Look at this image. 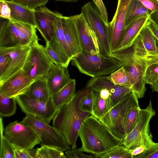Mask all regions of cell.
Listing matches in <instances>:
<instances>
[{
	"label": "cell",
	"mask_w": 158,
	"mask_h": 158,
	"mask_svg": "<svg viewBox=\"0 0 158 158\" xmlns=\"http://www.w3.org/2000/svg\"><path fill=\"white\" fill-rule=\"evenodd\" d=\"M63 16L62 15L59 17L54 22L55 35L60 44L71 59V55L66 42L63 29L62 22V18Z\"/></svg>",
	"instance_id": "35"
},
{
	"label": "cell",
	"mask_w": 158,
	"mask_h": 158,
	"mask_svg": "<svg viewBox=\"0 0 158 158\" xmlns=\"http://www.w3.org/2000/svg\"><path fill=\"white\" fill-rule=\"evenodd\" d=\"M152 12L139 0H131L127 9L124 29L134 21L141 18L149 16Z\"/></svg>",
	"instance_id": "24"
},
{
	"label": "cell",
	"mask_w": 158,
	"mask_h": 158,
	"mask_svg": "<svg viewBox=\"0 0 158 158\" xmlns=\"http://www.w3.org/2000/svg\"><path fill=\"white\" fill-rule=\"evenodd\" d=\"M133 45L135 54L139 56H158V45L155 38L146 24L135 40Z\"/></svg>",
	"instance_id": "19"
},
{
	"label": "cell",
	"mask_w": 158,
	"mask_h": 158,
	"mask_svg": "<svg viewBox=\"0 0 158 158\" xmlns=\"http://www.w3.org/2000/svg\"><path fill=\"white\" fill-rule=\"evenodd\" d=\"M62 24L67 45L71 59L82 51L76 25L71 16H63Z\"/></svg>",
	"instance_id": "21"
},
{
	"label": "cell",
	"mask_w": 158,
	"mask_h": 158,
	"mask_svg": "<svg viewBox=\"0 0 158 158\" xmlns=\"http://www.w3.org/2000/svg\"><path fill=\"white\" fill-rule=\"evenodd\" d=\"M92 90L86 87L79 90L70 101L57 109L52 119L53 126L62 135L72 149L76 148L81 127L91 114L82 110L79 103L82 98Z\"/></svg>",
	"instance_id": "1"
},
{
	"label": "cell",
	"mask_w": 158,
	"mask_h": 158,
	"mask_svg": "<svg viewBox=\"0 0 158 158\" xmlns=\"http://www.w3.org/2000/svg\"><path fill=\"white\" fill-rule=\"evenodd\" d=\"M71 61L80 72L92 77L110 75L122 67L120 62L112 56L83 51L73 57Z\"/></svg>",
	"instance_id": "4"
},
{
	"label": "cell",
	"mask_w": 158,
	"mask_h": 158,
	"mask_svg": "<svg viewBox=\"0 0 158 158\" xmlns=\"http://www.w3.org/2000/svg\"><path fill=\"white\" fill-rule=\"evenodd\" d=\"M0 19V47L31 46L28 38L12 21Z\"/></svg>",
	"instance_id": "13"
},
{
	"label": "cell",
	"mask_w": 158,
	"mask_h": 158,
	"mask_svg": "<svg viewBox=\"0 0 158 158\" xmlns=\"http://www.w3.org/2000/svg\"><path fill=\"white\" fill-rule=\"evenodd\" d=\"M21 122L34 131L40 139L41 146L55 148L63 152L71 148L62 135L48 123L29 114H26Z\"/></svg>",
	"instance_id": "7"
},
{
	"label": "cell",
	"mask_w": 158,
	"mask_h": 158,
	"mask_svg": "<svg viewBox=\"0 0 158 158\" xmlns=\"http://www.w3.org/2000/svg\"><path fill=\"white\" fill-rule=\"evenodd\" d=\"M44 78L52 97L64 87L71 79L67 67L55 64Z\"/></svg>",
	"instance_id": "20"
},
{
	"label": "cell",
	"mask_w": 158,
	"mask_h": 158,
	"mask_svg": "<svg viewBox=\"0 0 158 158\" xmlns=\"http://www.w3.org/2000/svg\"><path fill=\"white\" fill-rule=\"evenodd\" d=\"M93 91L94 93V98L91 114L99 119L103 117L111 108L109 103L101 97L98 92Z\"/></svg>",
	"instance_id": "28"
},
{
	"label": "cell",
	"mask_w": 158,
	"mask_h": 158,
	"mask_svg": "<svg viewBox=\"0 0 158 158\" xmlns=\"http://www.w3.org/2000/svg\"><path fill=\"white\" fill-rule=\"evenodd\" d=\"M76 80L71 79L68 83L52 97L55 107L58 109L70 101L76 94Z\"/></svg>",
	"instance_id": "26"
},
{
	"label": "cell",
	"mask_w": 158,
	"mask_h": 158,
	"mask_svg": "<svg viewBox=\"0 0 158 158\" xmlns=\"http://www.w3.org/2000/svg\"><path fill=\"white\" fill-rule=\"evenodd\" d=\"M149 18L158 27V11L152 12L149 15Z\"/></svg>",
	"instance_id": "46"
},
{
	"label": "cell",
	"mask_w": 158,
	"mask_h": 158,
	"mask_svg": "<svg viewBox=\"0 0 158 158\" xmlns=\"http://www.w3.org/2000/svg\"><path fill=\"white\" fill-rule=\"evenodd\" d=\"M155 114L150 100L146 108L140 109L135 126L122 140L123 144L130 149L139 146L142 140L150 133L149 122Z\"/></svg>",
	"instance_id": "11"
},
{
	"label": "cell",
	"mask_w": 158,
	"mask_h": 158,
	"mask_svg": "<svg viewBox=\"0 0 158 158\" xmlns=\"http://www.w3.org/2000/svg\"><path fill=\"white\" fill-rule=\"evenodd\" d=\"M30 46H24L12 47H0V54L10 55V64L2 76L0 83L9 78L23 69L29 52Z\"/></svg>",
	"instance_id": "16"
},
{
	"label": "cell",
	"mask_w": 158,
	"mask_h": 158,
	"mask_svg": "<svg viewBox=\"0 0 158 158\" xmlns=\"http://www.w3.org/2000/svg\"><path fill=\"white\" fill-rule=\"evenodd\" d=\"M158 80V56H156L147 68L145 80L146 84L151 85Z\"/></svg>",
	"instance_id": "36"
},
{
	"label": "cell",
	"mask_w": 158,
	"mask_h": 158,
	"mask_svg": "<svg viewBox=\"0 0 158 158\" xmlns=\"http://www.w3.org/2000/svg\"><path fill=\"white\" fill-rule=\"evenodd\" d=\"M54 64L47 54L45 47L38 43L31 45L22 69L35 81L44 77Z\"/></svg>",
	"instance_id": "9"
},
{
	"label": "cell",
	"mask_w": 158,
	"mask_h": 158,
	"mask_svg": "<svg viewBox=\"0 0 158 158\" xmlns=\"http://www.w3.org/2000/svg\"><path fill=\"white\" fill-rule=\"evenodd\" d=\"M151 88L152 92H156L158 93V80L151 85Z\"/></svg>",
	"instance_id": "47"
},
{
	"label": "cell",
	"mask_w": 158,
	"mask_h": 158,
	"mask_svg": "<svg viewBox=\"0 0 158 158\" xmlns=\"http://www.w3.org/2000/svg\"><path fill=\"white\" fill-rule=\"evenodd\" d=\"M11 10L9 20L18 21L36 27L34 10L12 0H6Z\"/></svg>",
	"instance_id": "22"
},
{
	"label": "cell",
	"mask_w": 158,
	"mask_h": 158,
	"mask_svg": "<svg viewBox=\"0 0 158 158\" xmlns=\"http://www.w3.org/2000/svg\"><path fill=\"white\" fill-rule=\"evenodd\" d=\"M35 81L23 69L0 83V91L9 97L24 94Z\"/></svg>",
	"instance_id": "17"
},
{
	"label": "cell",
	"mask_w": 158,
	"mask_h": 158,
	"mask_svg": "<svg viewBox=\"0 0 158 158\" xmlns=\"http://www.w3.org/2000/svg\"><path fill=\"white\" fill-rule=\"evenodd\" d=\"M81 150L79 148L69 149L65 152L67 157L70 158H91L94 157L87 155Z\"/></svg>",
	"instance_id": "41"
},
{
	"label": "cell",
	"mask_w": 158,
	"mask_h": 158,
	"mask_svg": "<svg viewBox=\"0 0 158 158\" xmlns=\"http://www.w3.org/2000/svg\"><path fill=\"white\" fill-rule=\"evenodd\" d=\"M140 109L139 105L135 106L132 108L127 114L124 125L125 137L135 126Z\"/></svg>",
	"instance_id": "33"
},
{
	"label": "cell",
	"mask_w": 158,
	"mask_h": 158,
	"mask_svg": "<svg viewBox=\"0 0 158 158\" xmlns=\"http://www.w3.org/2000/svg\"><path fill=\"white\" fill-rule=\"evenodd\" d=\"M29 39L31 45L38 43L39 39L36 33V27L32 25L11 20Z\"/></svg>",
	"instance_id": "34"
},
{
	"label": "cell",
	"mask_w": 158,
	"mask_h": 158,
	"mask_svg": "<svg viewBox=\"0 0 158 158\" xmlns=\"http://www.w3.org/2000/svg\"><path fill=\"white\" fill-rule=\"evenodd\" d=\"M19 3L28 8L35 9L45 6L49 0H10Z\"/></svg>",
	"instance_id": "38"
},
{
	"label": "cell",
	"mask_w": 158,
	"mask_h": 158,
	"mask_svg": "<svg viewBox=\"0 0 158 158\" xmlns=\"http://www.w3.org/2000/svg\"><path fill=\"white\" fill-rule=\"evenodd\" d=\"M36 150V158H66L63 152L55 148L41 146Z\"/></svg>",
	"instance_id": "32"
},
{
	"label": "cell",
	"mask_w": 158,
	"mask_h": 158,
	"mask_svg": "<svg viewBox=\"0 0 158 158\" xmlns=\"http://www.w3.org/2000/svg\"><path fill=\"white\" fill-rule=\"evenodd\" d=\"M108 77L115 85L127 87L132 89V85L129 75L123 67L111 73Z\"/></svg>",
	"instance_id": "29"
},
{
	"label": "cell",
	"mask_w": 158,
	"mask_h": 158,
	"mask_svg": "<svg viewBox=\"0 0 158 158\" xmlns=\"http://www.w3.org/2000/svg\"><path fill=\"white\" fill-rule=\"evenodd\" d=\"M85 87L93 90L102 88L109 90L111 95L112 107L132 91L129 88L115 85L106 76L92 77L87 81Z\"/></svg>",
	"instance_id": "18"
},
{
	"label": "cell",
	"mask_w": 158,
	"mask_h": 158,
	"mask_svg": "<svg viewBox=\"0 0 158 158\" xmlns=\"http://www.w3.org/2000/svg\"><path fill=\"white\" fill-rule=\"evenodd\" d=\"M45 48L48 56L55 64L63 65L62 62L57 54L48 44H46Z\"/></svg>",
	"instance_id": "40"
},
{
	"label": "cell",
	"mask_w": 158,
	"mask_h": 158,
	"mask_svg": "<svg viewBox=\"0 0 158 158\" xmlns=\"http://www.w3.org/2000/svg\"><path fill=\"white\" fill-rule=\"evenodd\" d=\"M149 16L141 18L134 21L125 29L123 39L114 52L127 48L133 45L141 30L149 19Z\"/></svg>",
	"instance_id": "23"
},
{
	"label": "cell",
	"mask_w": 158,
	"mask_h": 158,
	"mask_svg": "<svg viewBox=\"0 0 158 158\" xmlns=\"http://www.w3.org/2000/svg\"><path fill=\"white\" fill-rule=\"evenodd\" d=\"M57 1L64 2H76L80 0H55ZM92 1L93 0H92Z\"/></svg>",
	"instance_id": "48"
},
{
	"label": "cell",
	"mask_w": 158,
	"mask_h": 158,
	"mask_svg": "<svg viewBox=\"0 0 158 158\" xmlns=\"http://www.w3.org/2000/svg\"><path fill=\"white\" fill-rule=\"evenodd\" d=\"M71 17L76 25L82 51L92 54L99 53L95 35L84 15L81 13Z\"/></svg>",
	"instance_id": "14"
},
{
	"label": "cell",
	"mask_w": 158,
	"mask_h": 158,
	"mask_svg": "<svg viewBox=\"0 0 158 158\" xmlns=\"http://www.w3.org/2000/svg\"><path fill=\"white\" fill-rule=\"evenodd\" d=\"M10 60V56L8 54H0V77L8 66Z\"/></svg>",
	"instance_id": "43"
},
{
	"label": "cell",
	"mask_w": 158,
	"mask_h": 158,
	"mask_svg": "<svg viewBox=\"0 0 158 158\" xmlns=\"http://www.w3.org/2000/svg\"><path fill=\"white\" fill-rule=\"evenodd\" d=\"M81 13L95 35L99 53L104 56H111L109 22L105 20L94 2H89L84 5Z\"/></svg>",
	"instance_id": "5"
},
{
	"label": "cell",
	"mask_w": 158,
	"mask_h": 158,
	"mask_svg": "<svg viewBox=\"0 0 158 158\" xmlns=\"http://www.w3.org/2000/svg\"><path fill=\"white\" fill-rule=\"evenodd\" d=\"M4 134L14 148L21 150L32 149L40 143L34 131L21 121L10 123L6 127Z\"/></svg>",
	"instance_id": "8"
},
{
	"label": "cell",
	"mask_w": 158,
	"mask_h": 158,
	"mask_svg": "<svg viewBox=\"0 0 158 158\" xmlns=\"http://www.w3.org/2000/svg\"><path fill=\"white\" fill-rule=\"evenodd\" d=\"M34 12L36 28L47 44L55 34V21L62 15L52 11L45 6L35 9Z\"/></svg>",
	"instance_id": "15"
},
{
	"label": "cell",
	"mask_w": 158,
	"mask_h": 158,
	"mask_svg": "<svg viewBox=\"0 0 158 158\" xmlns=\"http://www.w3.org/2000/svg\"><path fill=\"white\" fill-rule=\"evenodd\" d=\"M11 10L6 0H0V18L10 20Z\"/></svg>",
	"instance_id": "42"
},
{
	"label": "cell",
	"mask_w": 158,
	"mask_h": 158,
	"mask_svg": "<svg viewBox=\"0 0 158 158\" xmlns=\"http://www.w3.org/2000/svg\"><path fill=\"white\" fill-rule=\"evenodd\" d=\"M0 118L1 146L0 158H15L14 148L5 137L2 118Z\"/></svg>",
	"instance_id": "30"
},
{
	"label": "cell",
	"mask_w": 158,
	"mask_h": 158,
	"mask_svg": "<svg viewBox=\"0 0 158 158\" xmlns=\"http://www.w3.org/2000/svg\"><path fill=\"white\" fill-rule=\"evenodd\" d=\"M94 93L92 90L85 95L81 100L79 106L81 109L85 111L92 113L93 110Z\"/></svg>",
	"instance_id": "37"
},
{
	"label": "cell",
	"mask_w": 158,
	"mask_h": 158,
	"mask_svg": "<svg viewBox=\"0 0 158 158\" xmlns=\"http://www.w3.org/2000/svg\"><path fill=\"white\" fill-rule=\"evenodd\" d=\"M14 151L15 158H36V150L34 148L25 150L14 148Z\"/></svg>",
	"instance_id": "39"
},
{
	"label": "cell",
	"mask_w": 158,
	"mask_h": 158,
	"mask_svg": "<svg viewBox=\"0 0 158 158\" xmlns=\"http://www.w3.org/2000/svg\"><path fill=\"white\" fill-rule=\"evenodd\" d=\"M15 97H10L0 91V118L9 117L16 112L17 106Z\"/></svg>",
	"instance_id": "27"
},
{
	"label": "cell",
	"mask_w": 158,
	"mask_h": 158,
	"mask_svg": "<svg viewBox=\"0 0 158 158\" xmlns=\"http://www.w3.org/2000/svg\"><path fill=\"white\" fill-rule=\"evenodd\" d=\"M143 5L152 12L158 11V0H139Z\"/></svg>",
	"instance_id": "44"
},
{
	"label": "cell",
	"mask_w": 158,
	"mask_h": 158,
	"mask_svg": "<svg viewBox=\"0 0 158 158\" xmlns=\"http://www.w3.org/2000/svg\"><path fill=\"white\" fill-rule=\"evenodd\" d=\"M22 111L49 124L57 109L55 106L52 97L47 102L37 100L24 94L16 98Z\"/></svg>",
	"instance_id": "10"
},
{
	"label": "cell",
	"mask_w": 158,
	"mask_h": 158,
	"mask_svg": "<svg viewBox=\"0 0 158 158\" xmlns=\"http://www.w3.org/2000/svg\"><path fill=\"white\" fill-rule=\"evenodd\" d=\"M131 150L122 144L106 153L96 156L94 158H133L131 153Z\"/></svg>",
	"instance_id": "31"
},
{
	"label": "cell",
	"mask_w": 158,
	"mask_h": 158,
	"mask_svg": "<svg viewBox=\"0 0 158 158\" xmlns=\"http://www.w3.org/2000/svg\"><path fill=\"white\" fill-rule=\"evenodd\" d=\"M25 94L42 102H47L51 97L44 77L35 80Z\"/></svg>",
	"instance_id": "25"
},
{
	"label": "cell",
	"mask_w": 158,
	"mask_h": 158,
	"mask_svg": "<svg viewBox=\"0 0 158 158\" xmlns=\"http://www.w3.org/2000/svg\"><path fill=\"white\" fill-rule=\"evenodd\" d=\"M78 136L82 143L80 149L84 152L93 154L94 155V158L123 144L121 139L92 114L83 123Z\"/></svg>",
	"instance_id": "2"
},
{
	"label": "cell",
	"mask_w": 158,
	"mask_h": 158,
	"mask_svg": "<svg viewBox=\"0 0 158 158\" xmlns=\"http://www.w3.org/2000/svg\"><path fill=\"white\" fill-rule=\"evenodd\" d=\"M111 56L119 61L128 73L132 90L139 98L144 97L146 89L145 75L146 70L156 56L143 57L136 55L133 45L127 48L112 52Z\"/></svg>",
	"instance_id": "3"
},
{
	"label": "cell",
	"mask_w": 158,
	"mask_h": 158,
	"mask_svg": "<svg viewBox=\"0 0 158 158\" xmlns=\"http://www.w3.org/2000/svg\"><path fill=\"white\" fill-rule=\"evenodd\" d=\"M131 0H118L114 15L111 21L108 22L112 53L118 47L123 37L126 13Z\"/></svg>",
	"instance_id": "12"
},
{
	"label": "cell",
	"mask_w": 158,
	"mask_h": 158,
	"mask_svg": "<svg viewBox=\"0 0 158 158\" xmlns=\"http://www.w3.org/2000/svg\"><path fill=\"white\" fill-rule=\"evenodd\" d=\"M146 25L151 31L155 38L158 45V27L151 20L149 19Z\"/></svg>",
	"instance_id": "45"
},
{
	"label": "cell",
	"mask_w": 158,
	"mask_h": 158,
	"mask_svg": "<svg viewBox=\"0 0 158 158\" xmlns=\"http://www.w3.org/2000/svg\"><path fill=\"white\" fill-rule=\"evenodd\" d=\"M138 99L137 95L132 91L98 119L122 140L125 137L124 125L126 116L132 108L139 105Z\"/></svg>",
	"instance_id": "6"
}]
</instances>
